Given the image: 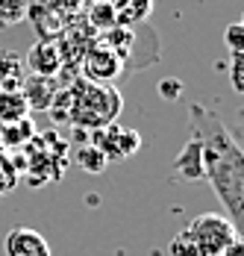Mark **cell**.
Here are the masks:
<instances>
[{"label": "cell", "instance_id": "cell-1", "mask_svg": "<svg viewBox=\"0 0 244 256\" xmlns=\"http://www.w3.org/2000/svg\"><path fill=\"white\" fill-rule=\"evenodd\" d=\"M192 138L200 148L203 177L212 182L226 218L238 227L244 215V154L238 138L226 130V124L206 106H188Z\"/></svg>", "mask_w": 244, "mask_h": 256}, {"label": "cell", "instance_id": "cell-2", "mask_svg": "<svg viewBox=\"0 0 244 256\" xmlns=\"http://www.w3.org/2000/svg\"><path fill=\"white\" fill-rule=\"evenodd\" d=\"M121 112V94L115 86L103 82H76V92H68V115L86 130H100L106 124H115Z\"/></svg>", "mask_w": 244, "mask_h": 256}, {"label": "cell", "instance_id": "cell-3", "mask_svg": "<svg viewBox=\"0 0 244 256\" xmlns=\"http://www.w3.org/2000/svg\"><path fill=\"white\" fill-rule=\"evenodd\" d=\"M186 236L192 238L200 256H220L232 242H238V227L218 212H203L186 227Z\"/></svg>", "mask_w": 244, "mask_h": 256}, {"label": "cell", "instance_id": "cell-4", "mask_svg": "<svg viewBox=\"0 0 244 256\" xmlns=\"http://www.w3.org/2000/svg\"><path fill=\"white\" fill-rule=\"evenodd\" d=\"M94 132H98V138L92 144L106 156V162H121V159L132 156L142 148V136L136 130H124L118 124H106V127L94 130Z\"/></svg>", "mask_w": 244, "mask_h": 256}, {"label": "cell", "instance_id": "cell-5", "mask_svg": "<svg viewBox=\"0 0 244 256\" xmlns=\"http://www.w3.org/2000/svg\"><path fill=\"white\" fill-rule=\"evenodd\" d=\"M86 80L88 82H103V86H112L115 80L121 77L124 71V62L121 56L112 50V48H106V44H98V48H92L88 56H86Z\"/></svg>", "mask_w": 244, "mask_h": 256}, {"label": "cell", "instance_id": "cell-6", "mask_svg": "<svg viewBox=\"0 0 244 256\" xmlns=\"http://www.w3.org/2000/svg\"><path fill=\"white\" fill-rule=\"evenodd\" d=\"M3 254L6 256H50V244L38 230L15 227L3 238Z\"/></svg>", "mask_w": 244, "mask_h": 256}, {"label": "cell", "instance_id": "cell-7", "mask_svg": "<svg viewBox=\"0 0 244 256\" xmlns=\"http://www.w3.org/2000/svg\"><path fill=\"white\" fill-rule=\"evenodd\" d=\"M56 77H42V74H26L21 82V94L32 112H44L56 100Z\"/></svg>", "mask_w": 244, "mask_h": 256}, {"label": "cell", "instance_id": "cell-8", "mask_svg": "<svg viewBox=\"0 0 244 256\" xmlns=\"http://www.w3.org/2000/svg\"><path fill=\"white\" fill-rule=\"evenodd\" d=\"M62 65V53H59V44L56 42H38L30 48V56H26V68L32 74H42V77H56Z\"/></svg>", "mask_w": 244, "mask_h": 256}, {"label": "cell", "instance_id": "cell-9", "mask_svg": "<svg viewBox=\"0 0 244 256\" xmlns=\"http://www.w3.org/2000/svg\"><path fill=\"white\" fill-rule=\"evenodd\" d=\"M24 77H26L24 59L15 50L0 53V92H15V88H21Z\"/></svg>", "mask_w": 244, "mask_h": 256}, {"label": "cell", "instance_id": "cell-10", "mask_svg": "<svg viewBox=\"0 0 244 256\" xmlns=\"http://www.w3.org/2000/svg\"><path fill=\"white\" fill-rule=\"evenodd\" d=\"M115 6V21L118 26H130V24H142L150 18L153 12V0H112Z\"/></svg>", "mask_w": 244, "mask_h": 256}, {"label": "cell", "instance_id": "cell-11", "mask_svg": "<svg viewBox=\"0 0 244 256\" xmlns=\"http://www.w3.org/2000/svg\"><path fill=\"white\" fill-rule=\"evenodd\" d=\"M26 115H30V106H26L21 88H15V92H0V124L24 121Z\"/></svg>", "mask_w": 244, "mask_h": 256}, {"label": "cell", "instance_id": "cell-12", "mask_svg": "<svg viewBox=\"0 0 244 256\" xmlns=\"http://www.w3.org/2000/svg\"><path fill=\"white\" fill-rule=\"evenodd\" d=\"M176 174L186 180H203V159H200V148H197L194 138L176 156Z\"/></svg>", "mask_w": 244, "mask_h": 256}, {"label": "cell", "instance_id": "cell-13", "mask_svg": "<svg viewBox=\"0 0 244 256\" xmlns=\"http://www.w3.org/2000/svg\"><path fill=\"white\" fill-rule=\"evenodd\" d=\"M32 3L30 0H0V30L18 26L30 18Z\"/></svg>", "mask_w": 244, "mask_h": 256}, {"label": "cell", "instance_id": "cell-14", "mask_svg": "<svg viewBox=\"0 0 244 256\" xmlns=\"http://www.w3.org/2000/svg\"><path fill=\"white\" fill-rule=\"evenodd\" d=\"M0 132L6 136V138H3L6 144H24L26 138H32L36 127H32L30 118H24V121H15V124H0Z\"/></svg>", "mask_w": 244, "mask_h": 256}, {"label": "cell", "instance_id": "cell-15", "mask_svg": "<svg viewBox=\"0 0 244 256\" xmlns=\"http://www.w3.org/2000/svg\"><path fill=\"white\" fill-rule=\"evenodd\" d=\"M76 162H80L86 171H92V174H100V171L106 168V156L100 154V150L94 148V144H92V142H88V144H86V148L76 154Z\"/></svg>", "mask_w": 244, "mask_h": 256}, {"label": "cell", "instance_id": "cell-16", "mask_svg": "<svg viewBox=\"0 0 244 256\" xmlns=\"http://www.w3.org/2000/svg\"><path fill=\"white\" fill-rule=\"evenodd\" d=\"M92 24L94 26H103V30H112V26H118L115 21V6L112 3H94V9H92Z\"/></svg>", "mask_w": 244, "mask_h": 256}, {"label": "cell", "instance_id": "cell-17", "mask_svg": "<svg viewBox=\"0 0 244 256\" xmlns=\"http://www.w3.org/2000/svg\"><path fill=\"white\" fill-rule=\"evenodd\" d=\"M171 254H174V256H200V254H197V248L192 244V238L186 236V230H182V232H180V236L171 242Z\"/></svg>", "mask_w": 244, "mask_h": 256}, {"label": "cell", "instance_id": "cell-18", "mask_svg": "<svg viewBox=\"0 0 244 256\" xmlns=\"http://www.w3.org/2000/svg\"><path fill=\"white\" fill-rule=\"evenodd\" d=\"M226 48L230 53H242V24L238 21L226 26Z\"/></svg>", "mask_w": 244, "mask_h": 256}, {"label": "cell", "instance_id": "cell-19", "mask_svg": "<svg viewBox=\"0 0 244 256\" xmlns=\"http://www.w3.org/2000/svg\"><path fill=\"white\" fill-rule=\"evenodd\" d=\"M15 188V174L9 171V165H0V198L9 194Z\"/></svg>", "mask_w": 244, "mask_h": 256}, {"label": "cell", "instance_id": "cell-20", "mask_svg": "<svg viewBox=\"0 0 244 256\" xmlns=\"http://www.w3.org/2000/svg\"><path fill=\"white\" fill-rule=\"evenodd\" d=\"M159 88H162V98L171 100V98H180V88H182V86H180V80H162Z\"/></svg>", "mask_w": 244, "mask_h": 256}, {"label": "cell", "instance_id": "cell-21", "mask_svg": "<svg viewBox=\"0 0 244 256\" xmlns=\"http://www.w3.org/2000/svg\"><path fill=\"white\" fill-rule=\"evenodd\" d=\"M220 256H244V244H242V238H238V242H232V244H230V248H226V250H224Z\"/></svg>", "mask_w": 244, "mask_h": 256}]
</instances>
